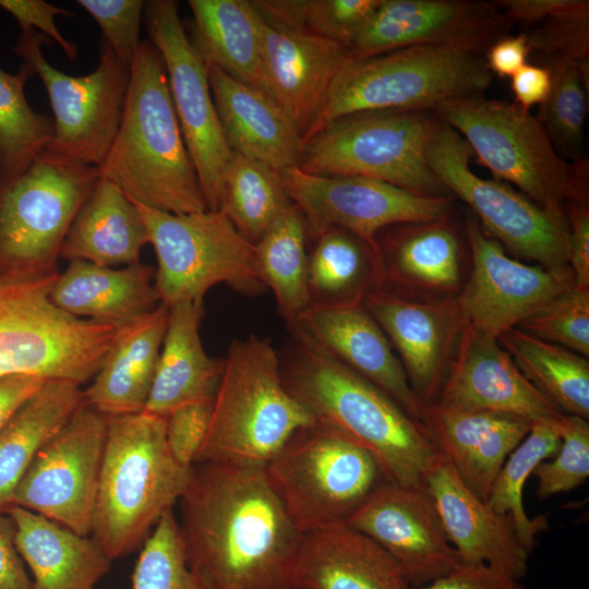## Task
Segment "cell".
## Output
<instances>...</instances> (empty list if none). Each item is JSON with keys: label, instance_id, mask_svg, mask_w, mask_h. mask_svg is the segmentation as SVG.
<instances>
[{"label": "cell", "instance_id": "obj_1", "mask_svg": "<svg viewBox=\"0 0 589 589\" xmlns=\"http://www.w3.org/2000/svg\"><path fill=\"white\" fill-rule=\"evenodd\" d=\"M179 503L187 562L206 589H294L303 533L264 467L194 465Z\"/></svg>", "mask_w": 589, "mask_h": 589}, {"label": "cell", "instance_id": "obj_2", "mask_svg": "<svg viewBox=\"0 0 589 589\" xmlns=\"http://www.w3.org/2000/svg\"><path fill=\"white\" fill-rule=\"evenodd\" d=\"M288 332L278 356L289 393L315 421L365 448L388 482L425 488L442 453L424 424L299 326L288 323Z\"/></svg>", "mask_w": 589, "mask_h": 589}, {"label": "cell", "instance_id": "obj_3", "mask_svg": "<svg viewBox=\"0 0 589 589\" xmlns=\"http://www.w3.org/2000/svg\"><path fill=\"white\" fill-rule=\"evenodd\" d=\"M99 176L134 203L171 214L208 209L157 48L142 40L130 65L120 124Z\"/></svg>", "mask_w": 589, "mask_h": 589}, {"label": "cell", "instance_id": "obj_4", "mask_svg": "<svg viewBox=\"0 0 589 589\" xmlns=\"http://www.w3.org/2000/svg\"><path fill=\"white\" fill-rule=\"evenodd\" d=\"M192 467L170 454L166 418L146 411L108 417L91 536L112 561L144 543L179 502Z\"/></svg>", "mask_w": 589, "mask_h": 589}, {"label": "cell", "instance_id": "obj_5", "mask_svg": "<svg viewBox=\"0 0 589 589\" xmlns=\"http://www.w3.org/2000/svg\"><path fill=\"white\" fill-rule=\"evenodd\" d=\"M314 422L286 388L271 340L250 334L229 346L194 465L265 467L296 432Z\"/></svg>", "mask_w": 589, "mask_h": 589}, {"label": "cell", "instance_id": "obj_6", "mask_svg": "<svg viewBox=\"0 0 589 589\" xmlns=\"http://www.w3.org/2000/svg\"><path fill=\"white\" fill-rule=\"evenodd\" d=\"M433 112L494 179L516 185L540 207L564 212L568 201H588L587 160L564 159L529 110L479 94L445 101Z\"/></svg>", "mask_w": 589, "mask_h": 589}, {"label": "cell", "instance_id": "obj_7", "mask_svg": "<svg viewBox=\"0 0 589 589\" xmlns=\"http://www.w3.org/2000/svg\"><path fill=\"white\" fill-rule=\"evenodd\" d=\"M491 82L481 55L454 48L417 46L351 59L334 82L303 141L352 113L433 112L445 101L482 94Z\"/></svg>", "mask_w": 589, "mask_h": 589}, {"label": "cell", "instance_id": "obj_8", "mask_svg": "<svg viewBox=\"0 0 589 589\" xmlns=\"http://www.w3.org/2000/svg\"><path fill=\"white\" fill-rule=\"evenodd\" d=\"M436 122L432 111L348 115L304 143L299 167L320 176L375 179L428 197L452 196L426 159Z\"/></svg>", "mask_w": 589, "mask_h": 589}, {"label": "cell", "instance_id": "obj_9", "mask_svg": "<svg viewBox=\"0 0 589 589\" xmlns=\"http://www.w3.org/2000/svg\"><path fill=\"white\" fill-rule=\"evenodd\" d=\"M264 468L302 533L345 522L387 481L365 448L317 421L296 432Z\"/></svg>", "mask_w": 589, "mask_h": 589}, {"label": "cell", "instance_id": "obj_10", "mask_svg": "<svg viewBox=\"0 0 589 589\" xmlns=\"http://www.w3.org/2000/svg\"><path fill=\"white\" fill-rule=\"evenodd\" d=\"M99 177L98 167L44 153L24 171L0 175V275L55 273L70 226Z\"/></svg>", "mask_w": 589, "mask_h": 589}, {"label": "cell", "instance_id": "obj_11", "mask_svg": "<svg viewBox=\"0 0 589 589\" xmlns=\"http://www.w3.org/2000/svg\"><path fill=\"white\" fill-rule=\"evenodd\" d=\"M136 206L157 256L154 286L160 303L203 302L218 284L248 296L265 291L254 244L223 212L171 214Z\"/></svg>", "mask_w": 589, "mask_h": 589}, {"label": "cell", "instance_id": "obj_12", "mask_svg": "<svg viewBox=\"0 0 589 589\" xmlns=\"http://www.w3.org/2000/svg\"><path fill=\"white\" fill-rule=\"evenodd\" d=\"M472 151L437 118L426 159L452 196L462 201L483 232L504 249L540 266L568 265V223L564 212L540 207L508 183L479 177L470 167Z\"/></svg>", "mask_w": 589, "mask_h": 589}, {"label": "cell", "instance_id": "obj_13", "mask_svg": "<svg viewBox=\"0 0 589 589\" xmlns=\"http://www.w3.org/2000/svg\"><path fill=\"white\" fill-rule=\"evenodd\" d=\"M44 44L51 45V40L31 29L22 32L13 48L40 77L52 108L55 135L41 153L65 163L99 167L120 124L130 65L101 38L95 70L73 76L47 61Z\"/></svg>", "mask_w": 589, "mask_h": 589}, {"label": "cell", "instance_id": "obj_14", "mask_svg": "<svg viewBox=\"0 0 589 589\" xmlns=\"http://www.w3.org/2000/svg\"><path fill=\"white\" fill-rule=\"evenodd\" d=\"M58 277L0 275V375L23 373L82 382L95 350L92 324L57 308Z\"/></svg>", "mask_w": 589, "mask_h": 589}, {"label": "cell", "instance_id": "obj_15", "mask_svg": "<svg viewBox=\"0 0 589 589\" xmlns=\"http://www.w3.org/2000/svg\"><path fill=\"white\" fill-rule=\"evenodd\" d=\"M149 41L164 61L171 100L206 205L219 211L233 152L221 131L207 64L188 36L173 0L146 1Z\"/></svg>", "mask_w": 589, "mask_h": 589}, {"label": "cell", "instance_id": "obj_16", "mask_svg": "<svg viewBox=\"0 0 589 589\" xmlns=\"http://www.w3.org/2000/svg\"><path fill=\"white\" fill-rule=\"evenodd\" d=\"M107 426L108 417L84 402L38 450L12 505L91 536Z\"/></svg>", "mask_w": 589, "mask_h": 589}, {"label": "cell", "instance_id": "obj_17", "mask_svg": "<svg viewBox=\"0 0 589 589\" xmlns=\"http://www.w3.org/2000/svg\"><path fill=\"white\" fill-rule=\"evenodd\" d=\"M291 202L303 215L308 238L338 227L377 252L376 237L392 225L453 214L455 197H428L359 176H320L299 166L279 171Z\"/></svg>", "mask_w": 589, "mask_h": 589}, {"label": "cell", "instance_id": "obj_18", "mask_svg": "<svg viewBox=\"0 0 589 589\" xmlns=\"http://www.w3.org/2000/svg\"><path fill=\"white\" fill-rule=\"evenodd\" d=\"M464 225L470 271L456 301L465 324L479 334L497 340L575 286L569 265L546 268L521 263L483 232L472 213L466 214Z\"/></svg>", "mask_w": 589, "mask_h": 589}, {"label": "cell", "instance_id": "obj_19", "mask_svg": "<svg viewBox=\"0 0 589 589\" xmlns=\"http://www.w3.org/2000/svg\"><path fill=\"white\" fill-rule=\"evenodd\" d=\"M512 24L494 1L381 0L350 46L353 60L434 46L484 53Z\"/></svg>", "mask_w": 589, "mask_h": 589}, {"label": "cell", "instance_id": "obj_20", "mask_svg": "<svg viewBox=\"0 0 589 589\" xmlns=\"http://www.w3.org/2000/svg\"><path fill=\"white\" fill-rule=\"evenodd\" d=\"M376 245L381 292L417 302L456 300L467 281L469 244L453 214L386 227Z\"/></svg>", "mask_w": 589, "mask_h": 589}, {"label": "cell", "instance_id": "obj_21", "mask_svg": "<svg viewBox=\"0 0 589 589\" xmlns=\"http://www.w3.org/2000/svg\"><path fill=\"white\" fill-rule=\"evenodd\" d=\"M386 550L411 588L424 586L464 565L449 543L426 488L386 481L345 521Z\"/></svg>", "mask_w": 589, "mask_h": 589}, {"label": "cell", "instance_id": "obj_22", "mask_svg": "<svg viewBox=\"0 0 589 589\" xmlns=\"http://www.w3.org/2000/svg\"><path fill=\"white\" fill-rule=\"evenodd\" d=\"M362 303L398 354L414 395L423 405L433 402L465 326L457 301L417 302L376 291Z\"/></svg>", "mask_w": 589, "mask_h": 589}, {"label": "cell", "instance_id": "obj_23", "mask_svg": "<svg viewBox=\"0 0 589 589\" xmlns=\"http://www.w3.org/2000/svg\"><path fill=\"white\" fill-rule=\"evenodd\" d=\"M446 407L509 413L533 422L563 414L520 372L497 340L464 326L441 390Z\"/></svg>", "mask_w": 589, "mask_h": 589}, {"label": "cell", "instance_id": "obj_24", "mask_svg": "<svg viewBox=\"0 0 589 589\" xmlns=\"http://www.w3.org/2000/svg\"><path fill=\"white\" fill-rule=\"evenodd\" d=\"M262 48L263 91L288 115L303 139L337 76L352 59L350 49L264 21Z\"/></svg>", "mask_w": 589, "mask_h": 589}, {"label": "cell", "instance_id": "obj_25", "mask_svg": "<svg viewBox=\"0 0 589 589\" xmlns=\"http://www.w3.org/2000/svg\"><path fill=\"white\" fill-rule=\"evenodd\" d=\"M425 488L464 564H486L519 580L526 575L531 553L520 541L512 516L496 513L474 495L443 454Z\"/></svg>", "mask_w": 589, "mask_h": 589}, {"label": "cell", "instance_id": "obj_26", "mask_svg": "<svg viewBox=\"0 0 589 589\" xmlns=\"http://www.w3.org/2000/svg\"><path fill=\"white\" fill-rule=\"evenodd\" d=\"M344 364L420 420L424 405L412 392L387 336L362 302L310 304L292 322Z\"/></svg>", "mask_w": 589, "mask_h": 589}, {"label": "cell", "instance_id": "obj_27", "mask_svg": "<svg viewBox=\"0 0 589 589\" xmlns=\"http://www.w3.org/2000/svg\"><path fill=\"white\" fill-rule=\"evenodd\" d=\"M420 421L464 484L486 502L509 454L533 421L496 411L424 405Z\"/></svg>", "mask_w": 589, "mask_h": 589}, {"label": "cell", "instance_id": "obj_28", "mask_svg": "<svg viewBox=\"0 0 589 589\" xmlns=\"http://www.w3.org/2000/svg\"><path fill=\"white\" fill-rule=\"evenodd\" d=\"M207 73L230 149L276 171L299 166L304 151L302 135L278 104L263 91L216 67L207 65Z\"/></svg>", "mask_w": 589, "mask_h": 589}, {"label": "cell", "instance_id": "obj_29", "mask_svg": "<svg viewBox=\"0 0 589 589\" xmlns=\"http://www.w3.org/2000/svg\"><path fill=\"white\" fill-rule=\"evenodd\" d=\"M294 589H410L396 560L345 522L302 534Z\"/></svg>", "mask_w": 589, "mask_h": 589}, {"label": "cell", "instance_id": "obj_30", "mask_svg": "<svg viewBox=\"0 0 589 589\" xmlns=\"http://www.w3.org/2000/svg\"><path fill=\"white\" fill-rule=\"evenodd\" d=\"M167 322L168 306L159 303L117 328L93 383L83 390L88 406L107 417L144 411Z\"/></svg>", "mask_w": 589, "mask_h": 589}, {"label": "cell", "instance_id": "obj_31", "mask_svg": "<svg viewBox=\"0 0 589 589\" xmlns=\"http://www.w3.org/2000/svg\"><path fill=\"white\" fill-rule=\"evenodd\" d=\"M14 542L33 574L34 589H95L112 560L89 536L43 515L12 505Z\"/></svg>", "mask_w": 589, "mask_h": 589}, {"label": "cell", "instance_id": "obj_32", "mask_svg": "<svg viewBox=\"0 0 589 589\" xmlns=\"http://www.w3.org/2000/svg\"><path fill=\"white\" fill-rule=\"evenodd\" d=\"M203 302L168 306L167 328L144 411L166 418L183 405L214 400L224 359L208 357L203 348Z\"/></svg>", "mask_w": 589, "mask_h": 589}, {"label": "cell", "instance_id": "obj_33", "mask_svg": "<svg viewBox=\"0 0 589 589\" xmlns=\"http://www.w3.org/2000/svg\"><path fill=\"white\" fill-rule=\"evenodd\" d=\"M154 275L151 266L140 262L113 268L74 260L58 275L50 299L73 316L118 328L158 305Z\"/></svg>", "mask_w": 589, "mask_h": 589}, {"label": "cell", "instance_id": "obj_34", "mask_svg": "<svg viewBox=\"0 0 589 589\" xmlns=\"http://www.w3.org/2000/svg\"><path fill=\"white\" fill-rule=\"evenodd\" d=\"M147 243L136 204L112 181L99 177L70 226L60 257L108 267L131 265L139 263Z\"/></svg>", "mask_w": 589, "mask_h": 589}, {"label": "cell", "instance_id": "obj_35", "mask_svg": "<svg viewBox=\"0 0 589 589\" xmlns=\"http://www.w3.org/2000/svg\"><path fill=\"white\" fill-rule=\"evenodd\" d=\"M194 43L207 65L263 91V20L247 0H190ZM264 92V91H263Z\"/></svg>", "mask_w": 589, "mask_h": 589}, {"label": "cell", "instance_id": "obj_36", "mask_svg": "<svg viewBox=\"0 0 589 589\" xmlns=\"http://www.w3.org/2000/svg\"><path fill=\"white\" fill-rule=\"evenodd\" d=\"M85 402L81 385L48 380L0 432V514L43 445Z\"/></svg>", "mask_w": 589, "mask_h": 589}, {"label": "cell", "instance_id": "obj_37", "mask_svg": "<svg viewBox=\"0 0 589 589\" xmlns=\"http://www.w3.org/2000/svg\"><path fill=\"white\" fill-rule=\"evenodd\" d=\"M308 253L310 304L362 302L380 290L377 252L352 232L332 227L314 239Z\"/></svg>", "mask_w": 589, "mask_h": 589}, {"label": "cell", "instance_id": "obj_38", "mask_svg": "<svg viewBox=\"0 0 589 589\" xmlns=\"http://www.w3.org/2000/svg\"><path fill=\"white\" fill-rule=\"evenodd\" d=\"M497 342L524 376L562 413L588 420V358L533 337L518 327L503 333Z\"/></svg>", "mask_w": 589, "mask_h": 589}, {"label": "cell", "instance_id": "obj_39", "mask_svg": "<svg viewBox=\"0 0 589 589\" xmlns=\"http://www.w3.org/2000/svg\"><path fill=\"white\" fill-rule=\"evenodd\" d=\"M306 239L303 215L292 204L254 244L262 279L287 323L310 305Z\"/></svg>", "mask_w": 589, "mask_h": 589}, {"label": "cell", "instance_id": "obj_40", "mask_svg": "<svg viewBox=\"0 0 589 589\" xmlns=\"http://www.w3.org/2000/svg\"><path fill=\"white\" fill-rule=\"evenodd\" d=\"M292 204L279 171L239 153L232 154L219 211L243 238L255 244Z\"/></svg>", "mask_w": 589, "mask_h": 589}, {"label": "cell", "instance_id": "obj_41", "mask_svg": "<svg viewBox=\"0 0 589 589\" xmlns=\"http://www.w3.org/2000/svg\"><path fill=\"white\" fill-rule=\"evenodd\" d=\"M558 418L533 423L503 464L486 500L496 513L512 516L518 537L530 553L537 536L548 528V520L545 516L528 517L522 502L524 486L537 466L557 453L561 445Z\"/></svg>", "mask_w": 589, "mask_h": 589}, {"label": "cell", "instance_id": "obj_42", "mask_svg": "<svg viewBox=\"0 0 589 589\" xmlns=\"http://www.w3.org/2000/svg\"><path fill=\"white\" fill-rule=\"evenodd\" d=\"M35 74L23 63L15 74L0 68V147L1 176L24 171L55 135V123L28 104L24 87Z\"/></svg>", "mask_w": 589, "mask_h": 589}, {"label": "cell", "instance_id": "obj_43", "mask_svg": "<svg viewBox=\"0 0 589 589\" xmlns=\"http://www.w3.org/2000/svg\"><path fill=\"white\" fill-rule=\"evenodd\" d=\"M589 60H546L551 89L539 106L537 119L556 152L570 161L585 159L584 131L587 116Z\"/></svg>", "mask_w": 589, "mask_h": 589}, {"label": "cell", "instance_id": "obj_44", "mask_svg": "<svg viewBox=\"0 0 589 589\" xmlns=\"http://www.w3.org/2000/svg\"><path fill=\"white\" fill-rule=\"evenodd\" d=\"M132 589H206L188 565L173 509L163 515L142 544Z\"/></svg>", "mask_w": 589, "mask_h": 589}, {"label": "cell", "instance_id": "obj_45", "mask_svg": "<svg viewBox=\"0 0 589 589\" xmlns=\"http://www.w3.org/2000/svg\"><path fill=\"white\" fill-rule=\"evenodd\" d=\"M541 340L589 356V289L573 287L553 298L518 326Z\"/></svg>", "mask_w": 589, "mask_h": 589}, {"label": "cell", "instance_id": "obj_46", "mask_svg": "<svg viewBox=\"0 0 589 589\" xmlns=\"http://www.w3.org/2000/svg\"><path fill=\"white\" fill-rule=\"evenodd\" d=\"M531 51L546 60H589V2L562 0L546 17L527 28Z\"/></svg>", "mask_w": 589, "mask_h": 589}, {"label": "cell", "instance_id": "obj_47", "mask_svg": "<svg viewBox=\"0 0 589 589\" xmlns=\"http://www.w3.org/2000/svg\"><path fill=\"white\" fill-rule=\"evenodd\" d=\"M558 430L561 445L554 459L542 461L533 471L539 500L572 491L589 477L588 420L563 413L558 418Z\"/></svg>", "mask_w": 589, "mask_h": 589}, {"label": "cell", "instance_id": "obj_48", "mask_svg": "<svg viewBox=\"0 0 589 589\" xmlns=\"http://www.w3.org/2000/svg\"><path fill=\"white\" fill-rule=\"evenodd\" d=\"M76 3L96 21L103 31L101 38L117 57L131 65L142 43L140 26L146 1L77 0Z\"/></svg>", "mask_w": 589, "mask_h": 589}, {"label": "cell", "instance_id": "obj_49", "mask_svg": "<svg viewBox=\"0 0 589 589\" xmlns=\"http://www.w3.org/2000/svg\"><path fill=\"white\" fill-rule=\"evenodd\" d=\"M381 0H308L305 31L350 46Z\"/></svg>", "mask_w": 589, "mask_h": 589}, {"label": "cell", "instance_id": "obj_50", "mask_svg": "<svg viewBox=\"0 0 589 589\" xmlns=\"http://www.w3.org/2000/svg\"><path fill=\"white\" fill-rule=\"evenodd\" d=\"M213 410V401L183 405L166 417V442L175 460L192 467L205 440Z\"/></svg>", "mask_w": 589, "mask_h": 589}, {"label": "cell", "instance_id": "obj_51", "mask_svg": "<svg viewBox=\"0 0 589 589\" xmlns=\"http://www.w3.org/2000/svg\"><path fill=\"white\" fill-rule=\"evenodd\" d=\"M0 8L9 12L17 21L22 32L40 31L41 34L58 44L68 59L71 61L77 59V46L60 33L55 21L58 15L73 16L72 11L43 0H0Z\"/></svg>", "mask_w": 589, "mask_h": 589}, {"label": "cell", "instance_id": "obj_52", "mask_svg": "<svg viewBox=\"0 0 589 589\" xmlns=\"http://www.w3.org/2000/svg\"><path fill=\"white\" fill-rule=\"evenodd\" d=\"M568 233V265L575 287L589 289V206L588 201L565 203Z\"/></svg>", "mask_w": 589, "mask_h": 589}, {"label": "cell", "instance_id": "obj_53", "mask_svg": "<svg viewBox=\"0 0 589 589\" xmlns=\"http://www.w3.org/2000/svg\"><path fill=\"white\" fill-rule=\"evenodd\" d=\"M410 589H525L519 579L486 564H464L424 586Z\"/></svg>", "mask_w": 589, "mask_h": 589}, {"label": "cell", "instance_id": "obj_54", "mask_svg": "<svg viewBox=\"0 0 589 589\" xmlns=\"http://www.w3.org/2000/svg\"><path fill=\"white\" fill-rule=\"evenodd\" d=\"M531 52L527 36L524 32L517 35H506L493 43L484 55V61L490 73L500 77H512L527 64Z\"/></svg>", "mask_w": 589, "mask_h": 589}, {"label": "cell", "instance_id": "obj_55", "mask_svg": "<svg viewBox=\"0 0 589 589\" xmlns=\"http://www.w3.org/2000/svg\"><path fill=\"white\" fill-rule=\"evenodd\" d=\"M0 589H34L14 542L10 517L0 514Z\"/></svg>", "mask_w": 589, "mask_h": 589}, {"label": "cell", "instance_id": "obj_56", "mask_svg": "<svg viewBox=\"0 0 589 589\" xmlns=\"http://www.w3.org/2000/svg\"><path fill=\"white\" fill-rule=\"evenodd\" d=\"M47 381L23 373L0 375V432Z\"/></svg>", "mask_w": 589, "mask_h": 589}, {"label": "cell", "instance_id": "obj_57", "mask_svg": "<svg viewBox=\"0 0 589 589\" xmlns=\"http://www.w3.org/2000/svg\"><path fill=\"white\" fill-rule=\"evenodd\" d=\"M515 104L529 110L542 105L551 89V72L544 65L525 64L510 77Z\"/></svg>", "mask_w": 589, "mask_h": 589}, {"label": "cell", "instance_id": "obj_58", "mask_svg": "<svg viewBox=\"0 0 589 589\" xmlns=\"http://www.w3.org/2000/svg\"><path fill=\"white\" fill-rule=\"evenodd\" d=\"M1 168H2V158L0 157V172H1Z\"/></svg>", "mask_w": 589, "mask_h": 589}, {"label": "cell", "instance_id": "obj_59", "mask_svg": "<svg viewBox=\"0 0 589 589\" xmlns=\"http://www.w3.org/2000/svg\"><path fill=\"white\" fill-rule=\"evenodd\" d=\"M0 157L2 158L1 147H0Z\"/></svg>", "mask_w": 589, "mask_h": 589}]
</instances>
